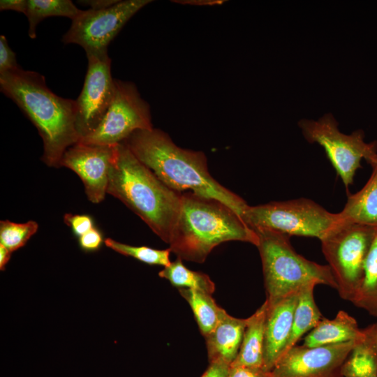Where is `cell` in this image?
Segmentation results:
<instances>
[{"mask_svg": "<svg viewBox=\"0 0 377 377\" xmlns=\"http://www.w3.org/2000/svg\"><path fill=\"white\" fill-rule=\"evenodd\" d=\"M242 220L253 230L267 229L288 237L320 240L341 223L338 213H331L307 198L248 205Z\"/></svg>", "mask_w": 377, "mask_h": 377, "instance_id": "6", "label": "cell"}, {"mask_svg": "<svg viewBox=\"0 0 377 377\" xmlns=\"http://www.w3.org/2000/svg\"><path fill=\"white\" fill-rule=\"evenodd\" d=\"M364 332L342 366L343 377H377L374 324L364 328Z\"/></svg>", "mask_w": 377, "mask_h": 377, "instance_id": "19", "label": "cell"}, {"mask_svg": "<svg viewBox=\"0 0 377 377\" xmlns=\"http://www.w3.org/2000/svg\"><path fill=\"white\" fill-rule=\"evenodd\" d=\"M247 318H237L227 312L214 330L205 337L209 362L220 361L230 365L242 343Z\"/></svg>", "mask_w": 377, "mask_h": 377, "instance_id": "15", "label": "cell"}, {"mask_svg": "<svg viewBox=\"0 0 377 377\" xmlns=\"http://www.w3.org/2000/svg\"><path fill=\"white\" fill-rule=\"evenodd\" d=\"M370 165L372 173L366 184L348 196L338 213L343 223L377 228V159Z\"/></svg>", "mask_w": 377, "mask_h": 377, "instance_id": "17", "label": "cell"}, {"mask_svg": "<svg viewBox=\"0 0 377 377\" xmlns=\"http://www.w3.org/2000/svg\"><path fill=\"white\" fill-rule=\"evenodd\" d=\"M230 365L215 361L209 362V365L201 377H228Z\"/></svg>", "mask_w": 377, "mask_h": 377, "instance_id": "31", "label": "cell"}, {"mask_svg": "<svg viewBox=\"0 0 377 377\" xmlns=\"http://www.w3.org/2000/svg\"><path fill=\"white\" fill-rule=\"evenodd\" d=\"M12 252L3 245L0 244V269L4 270L6 264L8 263Z\"/></svg>", "mask_w": 377, "mask_h": 377, "instance_id": "35", "label": "cell"}, {"mask_svg": "<svg viewBox=\"0 0 377 377\" xmlns=\"http://www.w3.org/2000/svg\"><path fill=\"white\" fill-rule=\"evenodd\" d=\"M106 246L126 256H130L142 263L151 265L167 267L170 263V249H156L148 246H135L123 244L111 238L104 241Z\"/></svg>", "mask_w": 377, "mask_h": 377, "instance_id": "25", "label": "cell"}, {"mask_svg": "<svg viewBox=\"0 0 377 377\" xmlns=\"http://www.w3.org/2000/svg\"><path fill=\"white\" fill-rule=\"evenodd\" d=\"M352 303L377 318V228L365 260L363 279Z\"/></svg>", "mask_w": 377, "mask_h": 377, "instance_id": "23", "label": "cell"}, {"mask_svg": "<svg viewBox=\"0 0 377 377\" xmlns=\"http://www.w3.org/2000/svg\"><path fill=\"white\" fill-rule=\"evenodd\" d=\"M267 293L273 302L309 285H325L337 290L329 265L309 260L293 248L290 237L267 229H254Z\"/></svg>", "mask_w": 377, "mask_h": 377, "instance_id": "5", "label": "cell"}, {"mask_svg": "<svg viewBox=\"0 0 377 377\" xmlns=\"http://www.w3.org/2000/svg\"><path fill=\"white\" fill-rule=\"evenodd\" d=\"M357 341L318 347L295 346L276 363L272 377H343L342 366Z\"/></svg>", "mask_w": 377, "mask_h": 377, "instance_id": "12", "label": "cell"}, {"mask_svg": "<svg viewBox=\"0 0 377 377\" xmlns=\"http://www.w3.org/2000/svg\"><path fill=\"white\" fill-rule=\"evenodd\" d=\"M376 228L341 222L321 240L339 296L353 302L361 286L364 266Z\"/></svg>", "mask_w": 377, "mask_h": 377, "instance_id": "7", "label": "cell"}, {"mask_svg": "<svg viewBox=\"0 0 377 377\" xmlns=\"http://www.w3.org/2000/svg\"><path fill=\"white\" fill-rule=\"evenodd\" d=\"M27 0H1L0 10H11L26 14Z\"/></svg>", "mask_w": 377, "mask_h": 377, "instance_id": "32", "label": "cell"}, {"mask_svg": "<svg viewBox=\"0 0 377 377\" xmlns=\"http://www.w3.org/2000/svg\"><path fill=\"white\" fill-rule=\"evenodd\" d=\"M86 55L87 71L82 89L75 100L76 128L80 139L99 124L115 92V82L111 74V59L108 50L88 51Z\"/></svg>", "mask_w": 377, "mask_h": 377, "instance_id": "11", "label": "cell"}, {"mask_svg": "<svg viewBox=\"0 0 377 377\" xmlns=\"http://www.w3.org/2000/svg\"><path fill=\"white\" fill-rule=\"evenodd\" d=\"M266 311L267 303L265 301L248 318L239 353L230 365L263 369Z\"/></svg>", "mask_w": 377, "mask_h": 377, "instance_id": "18", "label": "cell"}, {"mask_svg": "<svg viewBox=\"0 0 377 377\" xmlns=\"http://www.w3.org/2000/svg\"><path fill=\"white\" fill-rule=\"evenodd\" d=\"M298 126L309 143L323 147L346 188L353 184L362 158L369 164L377 159V143L366 142L362 131L350 135L341 133L332 114H325L318 120L301 119Z\"/></svg>", "mask_w": 377, "mask_h": 377, "instance_id": "8", "label": "cell"}, {"mask_svg": "<svg viewBox=\"0 0 377 377\" xmlns=\"http://www.w3.org/2000/svg\"><path fill=\"white\" fill-rule=\"evenodd\" d=\"M228 241L257 246L258 237L229 207L188 191L182 193L179 213L168 244L177 258L203 263L213 249Z\"/></svg>", "mask_w": 377, "mask_h": 377, "instance_id": "3", "label": "cell"}, {"mask_svg": "<svg viewBox=\"0 0 377 377\" xmlns=\"http://www.w3.org/2000/svg\"><path fill=\"white\" fill-rule=\"evenodd\" d=\"M15 54L4 35L0 36V74L20 68Z\"/></svg>", "mask_w": 377, "mask_h": 377, "instance_id": "28", "label": "cell"}, {"mask_svg": "<svg viewBox=\"0 0 377 377\" xmlns=\"http://www.w3.org/2000/svg\"><path fill=\"white\" fill-rule=\"evenodd\" d=\"M113 100L99 124L79 142L94 145H116L134 131L153 129L150 108L134 83L114 79Z\"/></svg>", "mask_w": 377, "mask_h": 377, "instance_id": "9", "label": "cell"}, {"mask_svg": "<svg viewBox=\"0 0 377 377\" xmlns=\"http://www.w3.org/2000/svg\"><path fill=\"white\" fill-rule=\"evenodd\" d=\"M64 221L78 237L94 228L92 218L86 214H66Z\"/></svg>", "mask_w": 377, "mask_h": 377, "instance_id": "27", "label": "cell"}, {"mask_svg": "<svg viewBox=\"0 0 377 377\" xmlns=\"http://www.w3.org/2000/svg\"><path fill=\"white\" fill-rule=\"evenodd\" d=\"M116 145H94L78 142L68 147L61 158L60 166L72 170L79 176L91 202H101L107 193Z\"/></svg>", "mask_w": 377, "mask_h": 377, "instance_id": "13", "label": "cell"}, {"mask_svg": "<svg viewBox=\"0 0 377 377\" xmlns=\"http://www.w3.org/2000/svg\"><path fill=\"white\" fill-rule=\"evenodd\" d=\"M177 3L196 5V6H213L221 4L225 1L222 0H183V1H172Z\"/></svg>", "mask_w": 377, "mask_h": 377, "instance_id": "34", "label": "cell"}, {"mask_svg": "<svg viewBox=\"0 0 377 377\" xmlns=\"http://www.w3.org/2000/svg\"><path fill=\"white\" fill-rule=\"evenodd\" d=\"M375 339L377 348V323H374Z\"/></svg>", "mask_w": 377, "mask_h": 377, "instance_id": "36", "label": "cell"}, {"mask_svg": "<svg viewBox=\"0 0 377 377\" xmlns=\"http://www.w3.org/2000/svg\"><path fill=\"white\" fill-rule=\"evenodd\" d=\"M0 90L37 128L43 142L42 161L60 167L66 150L80 140L75 101L56 95L43 75L21 68L0 74Z\"/></svg>", "mask_w": 377, "mask_h": 377, "instance_id": "2", "label": "cell"}, {"mask_svg": "<svg viewBox=\"0 0 377 377\" xmlns=\"http://www.w3.org/2000/svg\"><path fill=\"white\" fill-rule=\"evenodd\" d=\"M38 225L34 221L17 223L10 221L0 222V244L13 252L26 244L38 230Z\"/></svg>", "mask_w": 377, "mask_h": 377, "instance_id": "26", "label": "cell"}, {"mask_svg": "<svg viewBox=\"0 0 377 377\" xmlns=\"http://www.w3.org/2000/svg\"><path fill=\"white\" fill-rule=\"evenodd\" d=\"M364 329L347 312L339 311L335 318H322L317 325L305 337L306 347H318L350 341H358L364 336Z\"/></svg>", "mask_w": 377, "mask_h": 377, "instance_id": "16", "label": "cell"}, {"mask_svg": "<svg viewBox=\"0 0 377 377\" xmlns=\"http://www.w3.org/2000/svg\"><path fill=\"white\" fill-rule=\"evenodd\" d=\"M82 12L70 0H27L25 15L29 21V36L36 38L38 24L47 17H66L73 20Z\"/></svg>", "mask_w": 377, "mask_h": 377, "instance_id": "22", "label": "cell"}, {"mask_svg": "<svg viewBox=\"0 0 377 377\" xmlns=\"http://www.w3.org/2000/svg\"><path fill=\"white\" fill-rule=\"evenodd\" d=\"M119 1L116 0H91V1H80L82 4H86L90 6L91 9L100 10L108 8Z\"/></svg>", "mask_w": 377, "mask_h": 377, "instance_id": "33", "label": "cell"}, {"mask_svg": "<svg viewBox=\"0 0 377 377\" xmlns=\"http://www.w3.org/2000/svg\"><path fill=\"white\" fill-rule=\"evenodd\" d=\"M179 292L190 305L200 331L205 337L226 311L216 303L211 294L188 288H179Z\"/></svg>", "mask_w": 377, "mask_h": 377, "instance_id": "21", "label": "cell"}, {"mask_svg": "<svg viewBox=\"0 0 377 377\" xmlns=\"http://www.w3.org/2000/svg\"><path fill=\"white\" fill-rule=\"evenodd\" d=\"M300 291L267 303L263 369L271 371L288 341Z\"/></svg>", "mask_w": 377, "mask_h": 377, "instance_id": "14", "label": "cell"}, {"mask_svg": "<svg viewBox=\"0 0 377 377\" xmlns=\"http://www.w3.org/2000/svg\"><path fill=\"white\" fill-rule=\"evenodd\" d=\"M228 377H272L270 371L262 369H253L230 365Z\"/></svg>", "mask_w": 377, "mask_h": 377, "instance_id": "30", "label": "cell"}, {"mask_svg": "<svg viewBox=\"0 0 377 377\" xmlns=\"http://www.w3.org/2000/svg\"><path fill=\"white\" fill-rule=\"evenodd\" d=\"M158 276L178 289H193L211 295L215 290V284L208 275L189 269L179 258L161 270Z\"/></svg>", "mask_w": 377, "mask_h": 377, "instance_id": "24", "label": "cell"}, {"mask_svg": "<svg viewBox=\"0 0 377 377\" xmlns=\"http://www.w3.org/2000/svg\"><path fill=\"white\" fill-rule=\"evenodd\" d=\"M150 2L149 0L119 1L108 8L82 10L72 20L62 41L79 45L85 52L108 50L110 43L126 23Z\"/></svg>", "mask_w": 377, "mask_h": 377, "instance_id": "10", "label": "cell"}, {"mask_svg": "<svg viewBox=\"0 0 377 377\" xmlns=\"http://www.w3.org/2000/svg\"><path fill=\"white\" fill-rule=\"evenodd\" d=\"M122 142L172 190L217 200L242 219L249 205L211 176L203 152L181 148L166 133L154 128L135 131Z\"/></svg>", "mask_w": 377, "mask_h": 377, "instance_id": "1", "label": "cell"}, {"mask_svg": "<svg viewBox=\"0 0 377 377\" xmlns=\"http://www.w3.org/2000/svg\"><path fill=\"white\" fill-rule=\"evenodd\" d=\"M315 286H307L300 292L290 337L281 357L296 346L300 339L313 329L323 318L313 297Z\"/></svg>", "mask_w": 377, "mask_h": 377, "instance_id": "20", "label": "cell"}, {"mask_svg": "<svg viewBox=\"0 0 377 377\" xmlns=\"http://www.w3.org/2000/svg\"><path fill=\"white\" fill-rule=\"evenodd\" d=\"M107 193L121 201L168 244L182 193L163 184L123 142L116 145Z\"/></svg>", "mask_w": 377, "mask_h": 377, "instance_id": "4", "label": "cell"}, {"mask_svg": "<svg viewBox=\"0 0 377 377\" xmlns=\"http://www.w3.org/2000/svg\"><path fill=\"white\" fill-rule=\"evenodd\" d=\"M104 241L101 232L96 228H93L78 239L80 249L85 252L98 251Z\"/></svg>", "mask_w": 377, "mask_h": 377, "instance_id": "29", "label": "cell"}]
</instances>
